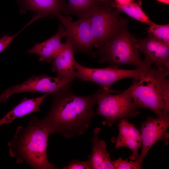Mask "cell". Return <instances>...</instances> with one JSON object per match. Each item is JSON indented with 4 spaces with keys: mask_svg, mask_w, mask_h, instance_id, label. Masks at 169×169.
I'll list each match as a JSON object with an SVG mask.
<instances>
[{
    "mask_svg": "<svg viewBox=\"0 0 169 169\" xmlns=\"http://www.w3.org/2000/svg\"><path fill=\"white\" fill-rule=\"evenodd\" d=\"M158 1L166 3H169V0H157Z\"/></svg>",
    "mask_w": 169,
    "mask_h": 169,
    "instance_id": "obj_27",
    "label": "cell"
},
{
    "mask_svg": "<svg viewBox=\"0 0 169 169\" xmlns=\"http://www.w3.org/2000/svg\"><path fill=\"white\" fill-rule=\"evenodd\" d=\"M138 49L144 54V61L159 68L169 69V45L163 43L149 35L139 40Z\"/></svg>",
    "mask_w": 169,
    "mask_h": 169,
    "instance_id": "obj_11",
    "label": "cell"
},
{
    "mask_svg": "<svg viewBox=\"0 0 169 169\" xmlns=\"http://www.w3.org/2000/svg\"><path fill=\"white\" fill-rule=\"evenodd\" d=\"M149 35L159 41L169 45V24H156L151 21L149 24Z\"/></svg>",
    "mask_w": 169,
    "mask_h": 169,
    "instance_id": "obj_20",
    "label": "cell"
},
{
    "mask_svg": "<svg viewBox=\"0 0 169 169\" xmlns=\"http://www.w3.org/2000/svg\"><path fill=\"white\" fill-rule=\"evenodd\" d=\"M114 6L130 17L149 25L151 20L138 3L131 2L128 4L120 5L115 2Z\"/></svg>",
    "mask_w": 169,
    "mask_h": 169,
    "instance_id": "obj_18",
    "label": "cell"
},
{
    "mask_svg": "<svg viewBox=\"0 0 169 169\" xmlns=\"http://www.w3.org/2000/svg\"><path fill=\"white\" fill-rule=\"evenodd\" d=\"M67 35L66 29L60 25L55 35L43 42L35 44L25 53L38 54L40 56L39 61L50 63L63 47L64 43L61 42V39Z\"/></svg>",
    "mask_w": 169,
    "mask_h": 169,
    "instance_id": "obj_14",
    "label": "cell"
},
{
    "mask_svg": "<svg viewBox=\"0 0 169 169\" xmlns=\"http://www.w3.org/2000/svg\"><path fill=\"white\" fill-rule=\"evenodd\" d=\"M10 97L7 90H6L0 95V103L5 102Z\"/></svg>",
    "mask_w": 169,
    "mask_h": 169,
    "instance_id": "obj_24",
    "label": "cell"
},
{
    "mask_svg": "<svg viewBox=\"0 0 169 169\" xmlns=\"http://www.w3.org/2000/svg\"><path fill=\"white\" fill-rule=\"evenodd\" d=\"M32 23L30 21L20 31L12 36L5 35L0 38V53L4 50L10 44L13 39L25 28Z\"/></svg>",
    "mask_w": 169,
    "mask_h": 169,
    "instance_id": "obj_23",
    "label": "cell"
},
{
    "mask_svg": "<svg viewBox=\"0 0 169 169\" xmlns=\"http://www.w3.org/2000/svg\"><path fill=\"white\" fill-rule=\"evenodd\" d=\"M132 84L121 93L113 95L118 91L110 90H104L100 88V92L97 99L98 105L95 115L103 116L105 120L102 122L104 125L110 127L118 120L128 117H135L140 112L131 95Z\"/></svg>",
    "mask_w": 169,
    "mask_h": 169,
    "instance_id": "obj_5",
    "label": "cell"
},
{
    "mask_svg": "<svg viewBox=\"0 0 169 169\" xmlns=\"http://www.w3.org/2000/svg\"><path fill=\"white\" fill-rule=\"evenodd\" d=\"M169 69L150 66L134 79L131 95L138 108L149 109L158 116L169 115Z\"/></svg>",
    "mask_w": 169,
    "mask_h": 169,
    "instance_id": "obj_3",
    "label": "cell"
},
{
    "mask_svg": "<svg viewBox=\"0 0 169 169\" xmlns=\"http://www.w3.org/2000/svg\"><path fill=\"white\" fill-rule=\"evenodd\" d=\"M112 163L115 169H140L135 161L131 160L128 161L127 159L124 160L121 157L112 161Z\"/></svg>",
    "mask_w": 169,
    "mask_h": 169,
    "instance_id": "obj_22",
    "label": "cell"
},
{
    "mask_svg": "<svg viewBox=\"0 0 169 169\" xmlns=\"http://www.w3.org/2000/svg\"><path fill=\"white\" fill-rule=\"evenodd\" d=\"M139 44V40L131 34L125 27L93 54L99 56L100 63H106L110 67L119 68L129 64L136 68L146 69L151 65L141 58Z\"/></svg>",
    "mask_w": 169,
    "mask_h": 169,
    "instance_id": "obj_4",
    "label": "cell"
},
{
    "mask_svg": "<svg viewBox=\"0 0 169 169\" xmlns=\"http://www.w3.org/2000/svg\"><path fill=\"white\" fill-rule=\"evenodd\" d=\"M70 8L81 17L89 16L97 6L95 0H68Z\"/></svg>",
    "mask_w": 169,
    "mask_h": 169,
    "instance_id": "obj_19",
    "label": "cell"
},
{
    "mask_svg": "<svg viewBox=\"0 0 169 169\" xmlns=\"http://www.w3.org/2000/svg\"><path fill=\"white\" fill-rule=\"evenodd\" d=\"M128 117L119 120L118 124L119 134L117 137H113L111 141L115 144V148L123 147L129 148L132 153L129 156L130 160L136 161L138 157V151L141 145V132L134 125L130 123Z\"/></svg>",
    "mask_w": 169,
    "mask_h": 169,
    "instance_id": "obj_12",
    "label": "cell"
},
{
    "mask_svg": "<svg viewBox=\"0 0 169 169\" xmlns=\"http://www.w3.org/2000/svg\"><path fill=\"white\" fill-rule=\"evenodd\" d=\"M98 2H101L105 4L106 5L110 4V0H95Z\"/></svg>",
    "mask_w": 169,
    "mask_h": 169,
    "instance_id": "obj_26",
    "label": "cell"
},
{
    "mask_svg": "<svg viewBox=\"0 0 169 169\" xmlns=\"http://www.w3.org/2000/svg\"><path fill=\"white\" fill-rule=\"evenodd\" d=\"M116 3L120 5L128 4L132 2V0H115Z\"/></svg>",
    "mask_w": 169,
    "mask_h": 169,
    "instance_id": "obj_25",
    "label": "cell"
},
{
    "mask_svg": "<svg viewBox=\"0 0 169 169\" xmlns=\"http://www.w3.org/2000/svg\"><path fill=\"white\" fill-rule=\"evenodd\" d=\"M100 129L95 128L93 131L91 140L92 148L91 153L89 155L93 169H115L106 148L105 141L99 138Z\"/></svg>",
    "mask_w": 169,
    "mask_h": 169,
    "instance_id": "obj_15",
    "label": "cell"
},
{
    "mask_svg": "<svg viewBox=\"0 0 169 169\" xmlns=\"http://www.w3.org/2000/svg\"><path fill=\"white\" fill-rule=\"evenodd\" d=\"M66 37L65 42L52 61V70L56 72L58 76L76 78L73 44L70 38Z\"/></svg>",
    "mask_w": 169,
    "mask_h": 169,
    "instance_id": "obj_13",
    "label": "cell"
},
{
    "mask_svg": "<svg viewBox=\"0 0 169 169\" xmlns=\"http://www.w3.org/2000/svg\"><path fill=\"white\" fill-rule=\"evenodd\" d=\"M94 47L100 48L120 29L125 26L126 21L117 12L107 7L97 6L90 13Z\"/></svg>",
    "mask_w": 169,
    "mask_h": 169,
    "instance_id": "obj_7",
    "label": "cell"
},
{
    "mask_svg": "<svg viewBox=\"0 0 169 169\" xmlns=\"http://www.w3.org/2000/svg\"><path fill=\"white\" fill-rule=\"evenodd\" d=\"M74 77L48 76L44 74L33 75L24 82L13 85L7 90L10 96L24 92L50 93L66 85L72 84Z\"/></svg>",
    "mask_w": 169,
    "mask_h": 169,
    "instance_id": "obj_10",
    "label": "cell"
},
{
    "mask_svg": "<svg viewBox=\"0 0 169 169\" xmlns=\"http://www.w3.org/2000/svg\"><path fill=\"white\" fill-rule=\"evenodd\" d=\"M141 124V153L135 161L140 169L144 159L155 143L161 140L166 145L168 143L169 135L167 131L169 126V115L159 116L157 118L148 116Z\"/></svg>",
    "mask_w": 169,
    "mask_h": 169,
    "instance_id": "obj_8",
    "label": "cell"
},
{
    "mask_svg": "<svg viewBox=\"0 0 169 169\" xmlns=\"http://www.w3.org/2000/svg\"><path fill=\"white\" fill-rule=\"evenodd\" d=\"M63 169H93L89 158L85 161L78 160H72L67 166L63 167Z\"/></svg>",
    "mask_w": 169,
    "mask_h": 169,
    "instance_id": "obj_21",
    "label": "cell"
},
{
    "mask_svg": "<svg viewBox=\"0 0 169 169\" xmlns=\"http://www.w3.org/2000/svg\"><path fill=\"white\" fill-rule=\"evenodd\" d=\"M57 17L66 28V36L72 41L74 50L90 52L94 47V42L90 16L81 17L75 22L72 21L70 17L60 13Z\"/></svg>",
    "mask_w": 169,
    "mask_h": 169,
    "instance_id": "obj_9",
    "label": "cell"
},
{
    "mask_svg": "<svg viewBox=\"0 0 169 169\" xmlns=\"http://www.w3.org/2000/svg\"><path fill=\"white\" fill-rule=\"evenodd\" d=\"M50 94V93H46L42 96L34 98H23L18 105L0 119V126L5 124L12 123L17 118L39 111L41 104Z\"/></svg>",
    "mask_w": 169,
    "mask_h": 169,
    "instance_id": "obj_16",
    "label": "cell"
},
{
    "mask_svg": "<svg viewBox=\"0 0 169 169\" xmlns=\"http://www.w3.org/2000/svg\"><path fill=\"white\" fill-rule=\"evenodd\" d=\"M23 1L28 9L47 15L51 14L57 17L63 8L60 0H23Z\"/></svg>",
    "mask_w": 169,
    "mask_h": 169,
    "instance_id": "obj_17",
    "label": "cell"
},
{
    "mask_svg": "<svg viewBox=\"0 0 169 169\" xmlns=\"http://www.w3.org/2000/svg\"><path fill=\"white\" fill-rule=\"evenodd\" d=\"M72 84L51 93V108L39 123L50 135L58 133L70 138L83 134L89 128L95 113L93 108L97 104L100 89L90 95L82 96L72 90Z\"/></svg>",
    "mask_w": 169,
    "mask_h": 169,
    "instance_id": "obj_1",
    "label": "cell"
},
{
    "mask_svg": "<svg viewBox=\"0 0 169 169\" xmlns=\"http://www.w3.org/2000/svg\"><path fill=\"white\" fill-rule=\"evenodd\" d=\"M74 66L76 69V78L84 81L96 83L100 88L106 91L110 90L111 86L118 80L125 78H139L147 68L125 69L110 66L104 68H89L81 65L76 61Z\"/></svg>",
    "mask_w": 169,
    "mask_h": 169,
    "instance_id": "obj_6",
    "label": "cell"
},
{
    "mask_svg": "<svg viewBox=\"0 0 169 169\" xmlns=\"http://www.w3.org/2000/svg\"><path fill=\"white\" fill-rule=\"evenodd\" d=\"M47 130L36 117L29 120L27 125L18 126L8 146L10 156L16 163L26 162L35 169H54L57 168L49 161L47 155L48 137Z\"/></svg>",
    "mask_w": 169,
    "mask_h": 169,
    "instance_id": "obj_2",
    "label": "cell"
}]
</instances>
